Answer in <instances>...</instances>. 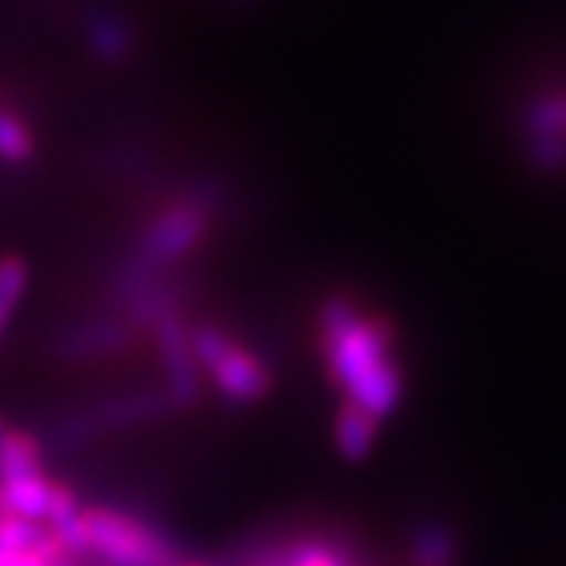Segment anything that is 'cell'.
I'll return each instance as SVG.
<instances>
[{
	"label": "cell",
	"instance_id": "12",
	"mask_svg": "<svg viewBox=\"0 0 566 566\" xmlns=\"http://www.w3.org/2000/svg\"><path fill=\"white\" fill-rule=\"evenodd\" d=\"M358 559H361V553L345 536L301 530L294 566H355Z\"/></svg>",
	"mask_w": 566,
	"mask_h": 566
},
{
	"label": "cell",
	"instance_id": "9",
	"mask_svg": "<svg viewBox=\"0 0 566 566\" xmlns=\"http://www.w3.org/2000/svg\"><path fill=\"white\" fill-rule=\"evenodd\" d=\"M45 474V443L28 430L0 420V481L42 478Z\"/></svg>",
	"mask_w": 566,
	"mask_h": 566
},
{
	"label": "cell",
	"instance_id": "14",
	"mask_svg": "<svg viewBox=\"0 0 566 566\" xmlns=\"http://www.w3.org/2000/svg\"><path fill=\"white\" fill-rule=\"evenodd\" d=\"M24 291H28V266L18 256H4L0 260V335H4L8 321L14 317Z\"/></svg>",
	"mask_w": 566,
	"mask_h": 566
},
{
	"label": "cell",
	"instance_id": "3",
	"mask_svg": "<svg viewBox=\"0 0 566 566\" xmlns=\"http://www.w3.org/2000/svg\"><path fill=\"white\" fill-rule=\"evenodd\" d=\"M75 559L96 556L99 566H181V546L160 525L124 509H83L72 530L55 536Z\"/></svg>",
	"mask_w": 566,
	"mask_h": 566
},
{
	"label": "cell",
	"instance_id": "5",
	"mask_svg": "<svg viewBox=\"0 0 566 566\" xmlns=\"http://www.w3.org/2000/svg\"><path fill=\"white\" fill-rule=\"evenodd\" d=\"M191 348L201 376L212 382V389L222 399L235 402V407H253V402H260L270 392L273 379L266 361L253 355L247 345H239L219 325H195Z\"/></svg>",
	"mask_w": 566,
	"mask_h": 566
},
{
	"label": "cell",
	"instance_id": "2",
	"mask_svg": "<svg viewBox=\"0 0 566 566\" xmlns=\"http://www.w3.org/2000/svg\"><path fill=\"white\" fill-rule=\"evenodd\" d=\"M216 206H219V191L212 185L191 188L188 195L168 201V206L144 226L130 253L113 266L106 280V304L119 311L130 297L147 291L150 283L175 276V266L206 242Z\"/></svg>",
	"mask_w": 566,
	"mask_h": 566
},
{
	"label": "cell",
	"instance_id": "13",
	"mask_svg": "<svg viewBox=\"0 0 566 566\" xmlns=\"http://www.w3.org/2000/svg\"><path fill=\"white\" fill-rule=\"evenodd\" d=\"M31 154H34V137L28 124L8 106H0V160L24 165V160H31Z\"/></svg>",
	"mask_w": 566,
	"mask_h": 566
},
{
	"label": "cell",
	"instance_id": "8",
	"mask_svg": "<svg viewBox=\"0 0 566 566\" xmlns=\"http://www.w3.org/2000/svg\"><path fill=\"white\" fill-rule=\"evenodd\" d=\"M301 530H260L242 536L219 566H294Z\"/></svg>",
	"mask_w": 566,
	"mask_h": 566
},
{
	"label": "cell",
	"instance_id": "7",
	"mask_svg": "<svg viewBox=\"0 0 566 566\" xmlns=\"http://www.w3.org/2000/svg\"><path fill=\"white\" fill-rule=\"evenodd\" d=\"M137 335L140 332L134 325H127L119 314L83 317V321H75V325H65L55 335L52 355L59 361H69V366H78V361H103L113 355H124Z\"/></svg>",
	"mask_w": 566,
	"mask_h": 566
},
{
	"label": "cell",
	"instance_id": "10",
	"mask_svg": "<svg viewBox=\"0 0 566 566\" xmlns=\"http://www.w3.org/2000/svg\"><path fill=\"white\" fill-rule=\"evenodd\" d=\"M379 420L355 402H345L335 417V448L345 461H366L376 448Z\"/></svg>",
	"mask_w": 566,
	"mask_h": 566
},
{
	"label": "cell",
	"instance_id": "4",
	"mask_svg": "<svg viewBox=\"0 0 566 566\" xmlns=\"http://www.w3.org/2000/svg\"><path fill=\"white\" fill-rule=\"evenodd\" d=\"M175 402L165 392V386H144V389H130V392H116L96 402H86V407L69 410L62 417H55L42 437L45 451H75L86 448V443L109 437V433H124V430H137V427H150L175 417Z\"/></svg>",
	"mask_w": 566,
	"mask_h": 566
},
{
	"label": "cell",
	"instance_id": "1",
	"mask_svg": "<svg viewBox=\"0 0 566 566\" xmlns=\"http://www.w3.org/2000/svg\"><path fill=\"white\" fill-rule=\"evenodd\" d=\"M317 348L328 379L348 402L379 423L402 402V366L396 358V328L382 314L358 311L348 297H328L317 311Z\"/></svg>",
	"mask_w": 566,
	"mask_h": 566
},
{
	"label": "cell",
	"instance_id": "17",
	"mask_svg": "<svg viewBox=\"0 0 566 566\" xmlns=\"http://www.w3.org/2000/svg\"><path fill=\"white\" fill-rule=\"evenodd\" d=\"M93 566H99V563H93Z\"/></svg>",
	"mask_w": 566,
	"mask_h": 566
},
{
	"label": "cell",
	"instance_id": "16",
	"mask_svg": "<svg viewBox=\"0 0 566 566\" xmlns=\"http://www.w3.org/2000/svg\"><path fill=\"white\" fill-rule=\"evenodd\" d=\"M355 566H366V563H361V559H358V563H355Z\"/></svg>",
	"mask_w": 566,
	"mask_h": 566
},
{
	"label": "cell",
	"instance_id": "6",
	"mask_svg": "<svg viewBox=\"0 0 566 566\" xmlns=\"http://www.w3.org/2000/svg\"><path fill=\"white\" fill-rule=\"evenodd\" d=\"M160 369H165V392L171 396L175 410H195L206 399V376L198 369L191 348V328L181 311L160 314L150 325Z\"/></svg>",
	"mask_w": 566,
	"mask_h": 566
},
{
	"label": "cell",
	"instance_id": "15",
	"mask_svg": "<svg viewBox=\"0 0 566 566\" xmlns=\"http://www.w3.org/2000/svg\"><path fill=\"white\" fill-rule=\"evenodd\" d=\"M181 566H209V563H181Z\"/></svg>",
	"mask_w": 566,
	"mask_h": 566
},
{
	"label": "cell",
	"instance_id": "11",
	"mask_svg": "<svg viewBox=\"0 0 566 566\" xmlns=\"http://www.w3.org/2000/svg\"><path fill=\"white\" fill-rule=\"evenodd\" d=\"M461 556L458 533L448 522H420L410 536V559L413 566H454Z\"/></svg>",
	"mask_w": 566,
	"mask_h": 566
}]
</instances>
